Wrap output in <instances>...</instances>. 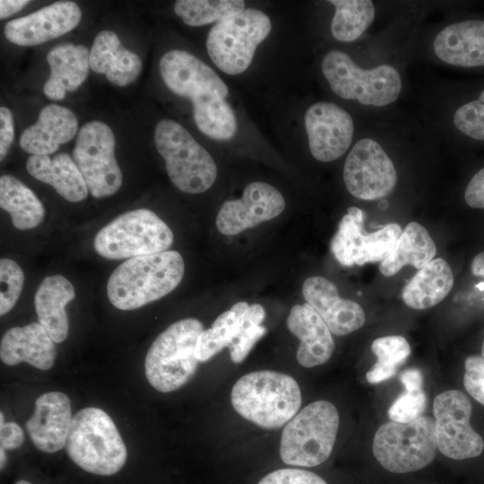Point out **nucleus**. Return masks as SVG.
I'll list each match as a JSON object with an SVG mask.
<instances>
[{
  "label": "nucleus",
  "mask_w": 484,
  "mask_h": 484,
  "mask_svg": "<svg viewBox=\"0 0 484 484\" xmlns=\"http://www.w3.org/2000/svg\"><path fill=\"white\" fill-rule=\"evenodd\" d=\"M464 199L471 208H484V167L471 178L464 191Z\"/></svg>",
  "instance_id": "obj_43"
},
{
  "label": "nucleus",
  "mask_w": 484,
  "mask_h": 484,
  "mask_svg": "<svg viewBox=\"0 0 484 484\" xmlns=\"http://www.w3.org/2000/svg\"><path fill=\"white\" fill-rule=\"evenodd\" d=\"M363 212L354 206L348 209L331 241V251L344 266L383 262L393 251L402 229L390 223L373 233L363 232Z\"/></svg>",
  "instance_id": "obj_14"
},
{
  "label": "nucleus",
  "mask_w": 484,
  "mask_h": 484,
  "mask_svg": "<svg viewBox=\"0 0 484 484\" xmlns=\"http://www.w3.org/2000/svg\"><path fill=\"white\" fill-rule=\"evenodd\" d=\"M438 450L454 460L480 455L484 440L471 425L472 405L459 390H448L436 395L433 403Z\"/></svg>",
  "instance_id": "obj_13"
},
{
  "label": "nucleus",
  "mask_w": 484,
  "mask_h": 484,
  "mask_svg": "<svg viewBox=\"0 0 484 484\" xmlns=\"http://www.w3.org/2000/svg\"><path fill=\"white\" fill-rule=\"evenodd\" d=\"M400 380L408 391L421 390L423 385V376L419 369L411 367L404 370Z\"/></svg>",
  "instance_id": "obj_45"
},
{
  "label": "nucleus",
  "mask_w": 484,
  "mask_h": 484,
  "mask_svg": "<svg viewBox=\"0 0 484 484\" xmlns=\"http://www.w3.org/2000/svg\"><path fill=\"white\" fill-rule=\"evenodd\" d=\"M245 8L242 0H178L174 11L189 26H203L219 22Z\"/></svg>",
  "instance_id": "obj_34"
},
{
  "label": "nucleus",
  "mask_w": 484,
  "mask_h": 484,
  "mask_svg": "<svg viewBox=\"0 0 484 484\" xmlns=\"http://www.w3.org/2000/svg\"><path fill=\"white\" fill-rule=\"evenodd\" d=\"M0 207L20 230L38 227L45 217V208L33 191L11 175L0 177Z\"/></svg>",
  "instance_id": "obj_31"
},
{
  "label": "nucleus",
  "mask_w": 484,
  "mask_h": 484,
  "mask_svg": "<svg viewBox=\"0 0 484 484\" xmlns=\"http://www.w3.org/2000/svg\"><path fill=\"white\" fill-rule=\"evenodd\" d=\"M306 302L321 316L332 333L341 336L359 329L366 316L356 302L339 296L334 283L322 276H312L303 283Z\"/></svg>",
  "instance_id": "obj_19"
},
{
  "label": "nucleus",
  "mask_w": 484,
  "mask_h": 484,
  "mask_svg": "<svg viewBox=\"0 0 484 484\" xmlns=\"http://www.w3.org/2000/svg\"><path fill=\"white\" fill-rule=\"evenodd\" d=\"M435 420L421 416L407 423L386 422L376 430L372 450L377 462L394 473L414 471L436 457Z\"/></svg>",
  "instance_id": "obj_11"
},
{
  "label": "nucleus",
  "mask_w": 484,
  "mask_h": 484,
  "mask_svg": "<svg viewBox=\"0 0 484 484\" xmlns=\"http://www.w3.org/2000/svg\"><path fill=\"white\" fill-rule=\"evenodd\" d=\"M426 406L427 396L422 389L406 390L392 403L388 417L394 422H411L422 416Z\"/></svg>",
  "instance_id": "obj_39"
},
{
  "label": "nucleus",
  "mask_w": 484,
  "mask_h": 484,
  "mask_svg": "<svg viewBox=\"0 0 484 484\" xmlns=\"http://www.w3.org/2000/svg\"><path fill=\"white\" fill-rule=\"evenodd\" d=\"M371 349L377 361L366 374V379L370 384H377L393 376L411 354L408 341L400 335L377 338L372 342Z\"/></svg>",
  "instance_id": "obj_35"
},
{
  "label": "nucleus",
  "mask_w": 484,
  "mask_h": 484,
  "mask_svg": "<svg viewBox=\"0 0 484 484\" xmlns=\"http://www.w3.org/2000/svg\"><path fill=\"white\" fill-rule=\"evenodd\" d=\"M154 143L165 160L169 179L180 191L200 194L212 186L218 175L214 160L180 124L172 119L159 121Z\"/></svg>",
  "instance_id": "obj_6"
},
{
  "label": "nucleus",
  "mask_w": 484,
  "mask_h": 484,
  "mask_svg": "<svg viewBox=\"0 0 484 484\" xmlns=\"http://www.w3.org/2000/svg\"><path fill=\"white\" fill-rule=\"evenodd\" d=\"M65 450L82 470L110 476L125 465L127 451L111 418L101 409L87 407L73 417Z\"/></svg>",
  "instance_id": "obj_4"
},
{
  "label": "nucleus",
  "mask_w": 484,
  "mask_h": 484,
  "mask_svg": "<svg viewBox=\"0 0 484 484\" xmlns=\"http://www.w3.org/2000/svg\"><path fill=\"white\" fill-rule=\"evenodd\" d=\"M56 357L55 341L39 323L12 327L1 339L0 358L8 366L27 362L48 370L53 367Z\"/></svg>",
  "instance_id": "obj_23"
},
{
  "label": "nucleus",
  "mask_w": 484,
  "mask_h": 484,
  "mask_svg": "<svg viewBox=\"0 0 484 484\" xmlns=\"http://www.w3.org/2000/svg\"><path fill=\"white\" fill-rule=\"evenodd\" d=\"M248 307L249 304L245 301L234 304L215 319L211 328L200 333L195 347V357L199 362L209 360L225 347L229 348L237 341Z\"/></svg>",
  "instance_id": "obj_32"
},
{
  "label": "nucleus",
  "mask_w": 484,
  "mask_h": 484,
  "mask_svg": "<svg viewBox=\"0 0 484 484\" xmlns=\"http://www.w3.org/2000/svg\"><path fill=\"white\" fill-rule=\"evenodd\" d=\"M481 355L484 357V341L481 346Z\"/></svg>",
  "instance_id": "obj_50"
},
{
  "label": "nucleus",
  "mask_w": 484,
  "mask_h": 484,
  "mask_svg": "<svg viewBox=\"0 0 484 484\" xmlns=\"http://www.w3.org/2000/svg\"><path fill=\"white\" fill-rule=\"evenodd\" d=\"M90 52L85 46L63 44L52 48L47 61L51 73L43 91L50 99H64L66 91H75L87 78Z\"/></svg>",
  "instance_id": "obj_27"
},
{
  "label": "nucleus",
  "mask_w": 484,
  "mask_h": 484,
  "mask_svg": "<svg viewBox=\"0 0 484 484\" xmlns=\"http://www.w3.org/2000/svg\"><path fill=\"white\" fill-rule=\"evenodd\" d=\"M271 30V20L264 12L245 9L212 27L206 39L208 55L224 73H242L250 66L258 45Z\"/></svg>",
  "instance_id": "obj_10"
},
{
  "label": "nucleus",
  "mask_w": 484,
  "mask_h": 484,
  "mask_svg": "<svg viewBox=\"0 0 484 484\" xmlns=\"http://www.w3.org/2000/svg\"><path fill=\"white\" fill-rule=\"evenodd\" d=\"M203 324L185 318L167 327L151 343L144 362L145 376L157 391L169 393L185 385L194 375L195 347Z\"/></svg>",
  "instance_id": "obj_5"
},
{
  "label": "nucleus",
  "mask_w": 484,
  "mask_h": 484,
  "mask_svg": "<svg viewBox=\"0 0 484 484\" xmlns=\"http://www.w3.org/2000/svg\"><path fill=\"white\" fill-rule=\"evenodd\" d=\"M77 129L78 120L71 109L49 104L40 110L37 122L23 131L20 146L31 155H49L71 141Z\"/></svg>",
  "instance_id": "obj_24"
},
{
  "label": "nucleus",
  "mask_w": 484,
  "mask_h": 484,
  "mask_svg": "<svg viewBox=\"0 0 484 484\" xmlns=\"http://www.w3.org/2000/svg\"><path fill=\"white\" fill-rule=\"evenodd\" d=\"M24 273L13 260H0V315L7 314L15 306L24 284Z\"/></svg>",
  "instance_id": "obj_38"
},
{
  "label": "nucleus",
  "mask_w": 484,
  "mask_h": 484,
  "mask_svg": "<svg viewBox=\"0 0 484 484\" xmlns=\"http://www.w3.org/2000/svg\"><path fill=\"white\" fill-rule=\"evenodd\" d=\"M281 192L266 182L248 184L241 198L228 200L217 217V229L223 235L235 236L247 229L279 216L285 208Z\"/></svg>",
  "instance_id": "obj_16"
},
{
  "label": "nucleus",
  "mask_w": 484,
  "mask_h": 484,
  "mask_svg": "<svg viewBox=\"0 0 484 484\" xmlns=\"http://www.w3.org/2000/svg\"><path fill=\"white\" fill-rule=\"evenodd\" d=\"M472 274L484 277V251L478 254L471 264Z\"/></svg>",
  "instance_id": "obj_47"
},
{
  "label": "nucleus",
  "mask_w": 484,
  "mask_h": 484,
  "mask_svg": "<svg viewBox=\"0 0 484 484\" xmlns=\"http://www.w3.org/2000/svg\"><path fill=\"white\" fill-rule=\"evenodd\" d=\"M264 317L265 310L262 305H249L246 312L242 332L237 341L229 348L232 362L241 363L256 341L265 334L266 328L262 325Z\"/></svg>",
  "instance_id": "obj_36"
},
{
  "label": "nucleus",
  "mask_w": 484,
  "mask_h": 484,
  "mask_svg": "<svg viewBox=\"0 0 484 484\" xmlns=\"http://www.w3.org/2000/svg\"><path fill=\"white\" fill-rule=\"evenodd\" d=\"M29 174L39 181L50 185L65 200L77 203L87 198L88 187L74 160L65 152L48 155H30L26 161Z\"/></svg>",
  "instance_id": "obj_28"
},
{
  "label": "nucleus",
  "mask_w": 484,
  "mask_h": 484,
  "mask_svg": "<svg viewBox=\"0 0 484 484\" xmlns=\"http://www.w3.org/2000/svg\"><path fill=\"white\" fill-rule=\"evenodd\" d=\"M81 18L82 11L77 4L59 1L9 21L4 26V35L15 45L36 46L69 32Z\"/></svg>",
  "instance_id": "obj_18"
},
{
  "label": "nucleus",
  "mask_w": 484,
  "mask_h": 484,
  "mask_svg": "<svg viewBox=\"0 0 484 484\" xmlns=\"http://www.w3.org/2000/svg\"><path fill=\"white\" fill-rule=\"evenodd\" d=\"M454 285V275L448 263L436 258L419 269L405 285L402 297L414 309H426L440 303Z\"/></svg>",
  "instance_id": "obj_29"
},
{
  "label": "nucleus",
  "mask_w": 484,
  "mask_h": 484,
  "mask_svg": "<svg viewBox=\"0 0 484 484\" xmlns=\"http://www.w3.org/2000/svg\"><path fill=\"white\" fill-rule=\"evenodd\" d=\"M334 8L331 22L333 37L341 42L359 39L371 25L375 7L369 0H330Z\"/></svg>",
  "instance_id": "obj_33"
},
{
  "label": "nucleus",
  "mask_w": 484,
  "mask_h": 484,
  "mask_svg": "<svg viewBox=\"0 0 484 484\" xmlns=\"http://www.w3.org/2000/svg\"><path fill=\"white\" fill-rule=\"evenodd\" d=\"M0 454H1V469L4 468L5 462H6V454H5V449L3 447H0Z\"/></svg>",
  "instance_id": "obj_48"
},
{
  "label": "nucleus",
  "mask_w": 484,
  "mask_h": 484,
  "mask_svg": "<svg viewBox=\"0 0 484 484\" xmlns=\"http://www.w3.org/2000/svg\"><path fill=\"white\" fill-rule=\"evenodd\" d=\"M436 253V244L428 230L411 221L402 231L389 256L381 262L379 270L387 277L396 274L407 264L419 270L433 260Z\"/></svg>",
  "instance_id": "obj_30"
},
{
  "label": "nucleus",
  "mask_w": 484,
  "mask_h": 484,
  "mask_svg": "<svg viewBox=\"0 0 484 484\" xmlns=\"http://www.w3.org/2000/svg\"><path fill=\"white\" fill-rule=\"evenodd\" d=\"M321 69L336 95L363 105H389L397 99L402 90L401 76L393 66L381 65L364 70L341 50L325 54Z\"/></svg>",
  "instance_id": "obj_9"
},
{
  "label": "nucleus",
  "mask_w": 484,
  "mask_h": 484,
  "mask_svg": "<svg viewBox=\"0 0 484 484\" xmlns=\"http://www.w3.org/2000/svg\"><path fill=\"white\" fill-rule=\"evenodd\" d=\"M463 385L468 393L484 405V357L469 356L464 362Z\"/></svg>",
  "instance_id": "obj_40"
},
{
  "label": "nucleus",
  "mask_w": 484,
  "mask_h": 484,
  "mask_svg": "<svg viewBox=\"0 0 484 484\" xmlns=\"http://www.w3.org/2000/svg\"><path fill=\"white\" fill-rule=\"evenodd\" d=\"M347 190L361 200H377L388 195L397 183L395 167L374 139L358 141L348 154L343 167Z\"/></svg>",
  "instance_id": "obj_15"
},
{
  "label": "nucleus",
  "mask_w": 484,
  "mask_h": 484,
  "mask_svg": "<svg viewBox=\"0 0 484 484\" xmlns=\"http://www.w3.org/2000/svg\"><path fill=\"white\" fill-rule=\"evenodd\" d=\"M312 156L323 162L341 157L350 146L354 124L350 115L334 103L319 101L308 107L304 117Z\"/></svg>",
  "instance_id": "obj_17"
},
{
  "label": "nucleus",
  "mask_w": 484,
  "mask_h": 484,
  "mask_svg": "<svg viewBox=\"0 0 484 484\" xmlns=\"http://www.w3.org/2000/svg\"><path fill=\"white\" fill-rule=\"evenodd\" d=\"M436 56L454 66H484V20L469 19L447 25L433 41Z\"/></svg>",
  "instance_id": "obj_21"
},
{
  "label": "nucleus",
  "mask_w": 484,
  "mask_h": 484,
  "mask_svg": "<svg viewBox=\"0 0 484 484\" xmlns=\"http://www.w3.org/2000/svg\"><path fill=\"white\" fill-rule=\"evenodd\" d=\"M30 1L25 0H1L0 19H5L25 7Z\"/></svg>",
  "instance_id": "obj_46"
},
{
  "label": "nucleus",
  "mask_w": 484,
  "mask_h": 484,
  "mask_svg": "<svg viewBox=\"0 0 484 484\" xmlns=\"http://www.w3.org/2000/svg\"><path fill=\"white\" fill-rule=\"evenodd\" d=\"M74 298L73 284L61 274L45 277L35 293L34 306L38 323L56 343L63 342L68 335L69 322L65 306Z\"/></svg>",
  "instance_id": "obj_26"
},
{
  "label": "nucleus",
  "mask_w": 484,
  "mask_h": 484,
  "mask_svg": "<svg viewBox=\"0 0 484 484\" xmlns=\"http://www.w3.org/2000/svg\"><path fill=\"white\" fill-rule=\"evenodd\" d=\"M258 484H327L314 472L300 469H280L264 476Z\"/></svg>",
  "instance_id": "obj_41"
},
{
  "label": "nucleus",
  "mask_w": 484,
  "mask_h": 484,
  "mask_svg": "<svg viewBox=\"0 0 484 484\" xmlns=\"http://www.w3.org/2000/svg\"><path fill=\"white\" fill-rule=\"evenodd\" d=\"M72 420L69 397L61 392H48L37 398L25 428L39 450L56 453L65 446Z\"/></svg>",
  "instance_id": "obj_20"
},
{
  "label": "nucleus",
  "mask_w": 484,
  "mask_h": 484,
  "mask_svg": "<svg viewBox=\"0 0 484 484\" xmlns=\"http://www.w3.org/2000/svg\"><path fill=\"white\" fill-rule=\"evenodd\" d=\"M454 126L467 137L484 142V89L479 96L461 105L453 117Z\"/></svg>",
  "instance_id": "obj_37"
},
{
  "label": "nucleus",
  "mask_w": 484,
  "mask_h": 484,
  "mask_svg": "<svg viewBox=\"0 0 484 484\" xmlns=\"http://www.w3.org/2000/svg\"><path fill=\"white\" fill-rule=\"evenodd\" d=\"M0 443L5 450L20 447L24 440L23 430L15 422H4V413H0Z\"/></svg>",
  "instance_id": "obj_42"
},
{
  "label": "nucleus",
  "mask_w": 484,
  "mask_h": 484,
  "mask_svg": "<svg viewBox=\"0 0 484 484\" xmlns=\"http://www.w3.org/2000/svg\"><path fill=\"white\" fill-rule=\"evenodd\" d=\"M115 145L112 130L101 121H90L78 132L73 160L95 198L110 196L122 186L123 175L115 157Z\"/></svg>",
  "instance_id": "obj_12"
},
{
  "label": "nucleus",
  "mask_w": 484,
  "mask_h": 484,
  "mask_svg": "<svg viewBox=\"0 0 484 484\" xmlns=\"http://www.w3.org/2000/svg\"><path fill=\"white\" fill-rule=\"evenodd\" d=\"M15 484H31V483L27 480H22L17 481Z\"/></svg>",
  "instance_id": "obj_49"
},
{
  "label": "nucleus",
  "mask_w": 484,
  "mask_h": 484,
  "mask_svg": "<svg viewBox=\"0 0 484 484\" xmlns=\"http://www.w3.org/2000/svg\"><path fill=\"white\" fill-rule=\"evenodd\" d=\"M173 241L166 222L154 212L141 208L122 213L102 227L93 246L102 257L118 260L167 251Z\"/></svg>",
  "instance_id": "obj_8"
},
{
  "label": "nucleus",
  "mask_w": 484,
  "mask_h": 484,
  "mask_svg": "<svg viewBox=\"0 0 484 484\" xmlns=\"http://www.w3.org/2000/svg\"><path fill=\"white\" fill-rule=\"evenodd\" d=\"M231 404L244 419L275 429L289 422L301 405V393L289 375L261 370L244 375L231 390Z\"/></svg>",
  "instance_id": "obj_3"
},
{
  "label": "nucleus",
  "mask_w": 484,
  "mask_h": 484,
  "mask_svg": "<svg viewBox=\"0 0 484 484\" xmlns=\"http://www.w3.org/2000/svg\"><path fill=\"white\" fill-rule=\"evenodd\" d=\"M184 273L183 257L175 250L132 257L110 274L108 298L120 310L137 309L170 293Z\"/></svg>",
  "instance_id": "obj_2"
},
{
  "label": "nucleus",
  "mask_w": 484,
  "mask_h": 484,
  "mask_svg": "<svg viewBox=\"0 0 484 484\" xmlns=\"http://www.w3.org/2000/svg\"><path fill=\"white\" fill-rule=\"evenodd\" d=\"M339 413L327 401H315L297 413L285 426L280 455L290 465L313 467L330 456L339 428Z\"/></svg>",
  "instance_id": "obj_7"
},
{
  "label": "nucleus",
  "mask_w": 484,
  "mask_h": 484,
  "mask_svg": "<svg viewBox=\"0 0 484 484\" xmlns=\"http://www.w3.org/2000/svg\"><path fill=\"white\" fill-rule=\"evenodd\" d=\"M287 327L300 341L296 354L299 365L313 367L325 363L331 358L334 350L332 333L307 303L291 307Z\"/></svg>",
  "instance_id": "obj_22"
},
{
  "label": "nucleus",
  "mask_w": 484,
  "mask_h": 484,
  "mask_svg": "<svg viewBox=\"0 0 484 484\" xmlns=\"http://www.w3.org/2000/svg\"><path fill=\"white\" fill-rule=\"evenodd\" d=\"M90 68L106 75L108 81L117 86L134 82L142 71V60L125 48L112 30H101L94 39L90 50Z\"/></svg>",
  "instance_id": "obj_25"
},
{
  "label": "nucleus",
  "mask_w": 484,
  "mask_h": 484,
  "mask_svg": "<svg viewBox=\"0 0 484 484\" xmlns=\"http://www.w3.org/2000/svg\"><path fill=\"white\" fill-rule=\"evenodd\" d=\"M13 119L11 110L5 107L0 108V160H3L13 140Z\"/></svg>",
  "instance_id": "obj_44"
},
{
  "label": "nucleus",
  "mask_w": 484,
  "mask_h": 484,
  "mask_svg": "<svg viewBox=\"0 0 484 484\" xmlns=\"http://www.w3.org/2000/svg\"><path fill=\"white\" fill-rule=\"evenodd\" d=\"M159 66L168 88L192 101L195 125L203 134L218 141L235 136L238 124L226 99L228 86L212 67L180 49L165 53Z\"/></svg>",
  "instance_id": "obj_1"
}]
</instances>
